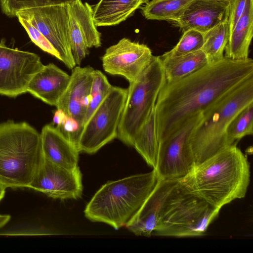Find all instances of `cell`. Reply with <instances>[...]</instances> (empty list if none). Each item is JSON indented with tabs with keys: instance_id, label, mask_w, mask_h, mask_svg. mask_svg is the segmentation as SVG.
I'll use <instances>...</instances> for the list:
<instances>
[{
	"instance_id": "1",
	"label": "cell",
	"mask_w": 253,
	"mask_h": 253,
	"mask_svg": "<svg viewBox=\"0 0 253 253\" xmlns=\"http://www.w3.org/2000/svg\"><path fill=\"white\" fill-rule=\"evenodd\" d=\"M252 77V58L233 60L224 57L177 81L166 82L155 106L158 143Z\"/></svg>"
},
{
	"instance_id": "2",
	"label": "cell",
	"mask_w": 253,
	"mask_h": 253,
	"mask_svg": "<svg viewBox=\"0 0 253 253\" xmlns=\"http://www.w3.org/2000/svg\"><path fill=\"white\" fill-rule=\"evenodd\" d=\"M180 180L195 194L221 209L245 196L250 180V164L237 145H232L195 166Z\"/></svg>"
},
{
	"instance_id": "3",
	"label": "cell",
	"mask_w": 253,
	"mask_h": 253,
	"mask_svg": "<svg viewBox=\"0 0 253 253\" xmlns=\"http://www.w3.org/2000/svg\"><path fill=\"white\" fill-rule=\"evenodd\" d=\"M155 170L109 181L94 194L84 210L93 222L115 230L126 226L139 210L158 180Z\"/></svg>"
},
{
	"instance_id": "4",
	"label": "cell",
	"mask_w": 253,
	"mask_h": 253,
	"mask_svg": "<svg viewBox=\"0 0 253 253\" xmlns=\"http://www.w3.org/2000/svg\"><path fill=\"white\" fill-rule=\"evenodd\" d=\"M44 161L41 133L26 122L0 124V183L29 187Z\"/></svg>"
},
{
	"instance_id": "5",
	"label": "cell",
	"mask_w": 253,
	"mask_h": 253,
	"mask_svg": "<svg viewBox=\"0 0 253 253\" xmlns=\"http://www.w3.org/2000/svg\"><path fill=\"white\" fill-rule=\"evenodd\" d=\"M253 103V77L245 81L202 112L190 143L197 166L230 146L227 130L233 119ZM231 146V145H230Z\"/></svg>"
},
{
	"instance_id": "6",
	"label": "cell",
	"mask_w": 253,
	"mask_h": 253,
	"mask_svg": "<svg viewBox=\"0 0 253 253\" xmlns=\"http://www.w3.org/2000/svg\"><path fill=\"white\" fill-rule=\"evenodd\" d=\"M220 210L179 180L163 204L152 235L176 237L203 236Z\"/></svg>"
},
{
	"instance_id": "7",
	"label": "cell",
	"mask_w": 253,
	"mask_h": 253,
	"mask_svg": "<svg viewBox=\"0 0 253 253\" xmlns=\"http://www.w3.org/2000/svg\"><path fill=\"white\" fill-rule=\"evenodd\" d=\"M166 82L159 56H153L141 74L129 83L117 137L124 143L133 146L135 138L154 109L159 93Z\"/></svg>"
},
{
	"instance_id": "8",
	"label": "cell",
	"mask_w": 253,
	"mask_h": 253,
	"mask_svg": "<svg viewBox=\"0 0 253 253\" xmlns=\"http://www.w3.org/2000/svg\"><path fill=\"white\" fill-rule=\"evenodd\" d=\"M127 92V88L112 86L84 125L78 143L79 152L94 154L117 137Z\"/></svg>"
},
{
	"instance_id": "9",
	"label": "cell",
	"mask_w": 253,
	"mask_h": 253,
	"mask_svg": "<svg viewBox=\"0 0 253 253\" xmlns=\"http://www.w3.org/2000/svg\"><path fill=\"white\" fill-rule=\"evenodd\" d=\"M20 17L34 26L58 53L60 60L69 69L76 65L71 49L70 24L68 4L25 9L19 11Z\"/></svg>"
},
{
	"instance_id": "10",
	"label": "cell",
	"mask_w": 253,
	"mask_h": 253,
	"mask_svg": "<svg viewBox=\"0 0 253 253\" xmlns=\"http://www.w3.org/2000/svg\"><path fill=\"white\" fill-rule=\"evenodd\" d=\"M202 116L201 113L193 117L179 130L159 142L154 169L159 179L180 180L194 168L190 136Z\"/></svg>"
},
{
	"instance_id": "11",
	"label": "cell",
	"mask_w": 253,
	"mask_h": 253,
	"mask_svg": "<svg viewBox=\"0 0 253 253\" xmlns=\"http://www.w3.org/2000/svg\"><path fill=\"white\" fill-rule=\"evenodd\" d=\"M42 64L33 52L8 47L5 40L0 42V94L15 97L27 92L33 76Z\"/></svg>"
},
{
	"instance_id": "12",
	"label": "cell",
	"mask_w": 253,
	"mask_h": 253,
	"mask_svg": "<svg viewBox=\"0 0 253 253\" xmlns=\"http://www.w3.org/2000/svg\"><path fill=\"white\" fill-rule=\"evenodd\" d=\"M153 57L146 44L124 38L106 49L101 61L106 73L121 76L130 83L150 64Z\"/></svg>"
},
{
	"instance_id": "13",
	"label": "cell",
	"mask_w": 253,
	"mask_h": 253,
	"mask_svg": "<svg viewBox=\"0 0 253 253\" xmlns=\"http://www.w3.org/2000/svg\"><path fill=\"white\" fill-rule=\"evenodd\" d=\"M29 188L55 199H77L83 193L82 174L79 167L68 169L44 159Z\"/></svg>"
},
{
	"instance_id": "14",
	"label": "cell",
	"mask_w": 253,
	"mask_h": 253,
	"mask_svg": "<svg viewBox=\"0 0 253 253\" xmlns=\"http://www.w3.org/2000/svg\"><path fill=\"white\" fill-rule=\"evenodd\" d=\"M68 5L72 54L76 66H80L89 48L101 46V33L94 23L91 5L81 0Z\"/></svg>"
},
{
	"instance_id": "15",
	"label": "cell",
	"mask_w": 253,
	"mask_h": 253,
	"mask_svg": "<svg viewBox=\"0 0 253 253\" xmlns=\"http://www.w3.org/2000/svg\"><path fill=\"white\" fill-rule=\"evenodd\" d=\"M94 70L89 66H75L72 70L68 85L55 106L74 119L82 129L89 101Z\"/></svg>"
},
{
	"instance_id": "16",
	"label": "cell",
	"mask_w": 253,
	"mask_h": 253,
	"mask_svg": "<svg viewBox=\"0 0 253 253\" xmlns=\"http://www.w3.org/2000/svg\"><path fill=\"white\" fill-rule=\"evenodd\" d=\"M230 0H193L175 23L184 32L195 29L203 34L228 20Z\"/></svg>"
},
{
	"instance_id": "17",
	"label": "cell",
	"mask_w": 253,
	"mask_h": 253,
	"mask_svg": "<svg viewBox=\"0 0 253 253\" xmlns=\"http://www.w3.org/2000/svg\"><path fill=\"white\" fill-rule=\"evenodd\" d=\"M178 180L159 179L137 213L126 226L127 229L137 236L152 235L163 204Z\"/></svg>"
},
{
	"instance_id": "18",
	"label": "cell",
	"mask_w": 253,
	"mask_h": 253,
	"mask_svg": "<svg viewBox=\"0 0 253 253\" xmlns=\"http://www.w3.org/2000/svg\"><path fill=\"white\" fill-rule=\"evenodd\" d=\"M70 80V75L54 64L49 63L33 76L27 92L48 105L56 106Z\"/></svg>"
},
{
	"instance_id": "19",
	"label": "cell",
	"mask_w": 253,
	"mask_h": 253,
	"mask_svg": "<svg viewBox=\"0 0 253 253\" xmlns=\"http://www.w3.org/2000/svg\"><path fill=\"white\" fill-rule=\"evenodd\" d=\"M41 136L45 160L68 169L78 167L80 152L54 125L44 126Z\"/></svg>"
},
{
	"instance_id": "20",
	"label": "cell",
	"mask_w": 253,
	"mask_h": 253,
	"mask_svg": "<svg viewBox=\"0 0 253 253\" xmlns=\"http://www.w3.org/2000/svg\"><path fill=\"white\" fill-rule=\"evenodd\" d=\"M253 36V0H246L244 12L229 33L224 57L233 60L249 57Z\"/></svg>"
},
{
	"instance_id": "21",
	"label": "cell",
	"mask_w": 253,
	"mask_h": 253,
	"mask_svg": "<svg viewBox=\"0 0 253 253\" xmlns=\"http://www.w3.org/2000/svg\"><path fill=\"white\" fill-rule=\"evenodd\" d=\"M149 0H100L93 7L96 27L114 26L125 21Z\"/></svg>"
},
{
	"instance_id": "22",
	"label": "cell",
	"mask_w": 253,
	"mask_h": 253,
	"mask_svg": "<svg viewBox=\"0 0 253 253\" xmlns=\"http://www.w3.org/2000/svg\"><path fill=\"white\" fill-rule=\"evenodd\" d=\"M159 56L167 83L177 81L209 63L202 49L178 56L167 57L162 55Z\"/></svg>"
},
{
	"instance_id": "23",
	"label": "cell",
	"mask_w": 253,
	"mask_h": 253,
	"mask_svg": "<svg viewBox=\"0 0 253 253\" xmlns=\"http://www.w3.org/2000/svg\"><path fill=\"white\" fill-rule=\"evenodd\" d=\"M158 146L154 108L138 132L133 147L154 169L156 165Z\"/></svg>"
},
{
	"instance_id": "24",
	"label": "cell",
	"mask_w": 253,
	"mask_h": 253,
	"mask_svg": "<svg viewBox=\"0 0 253 253\" xmlns=\"http://www.w3.org/2000/svg\"><path fill=\"white\" fill-rule=\"evenodd\" d=\"M193 0H152L141 8L148 20L175 21Z\"/></svg>"
},
{
	"instance_id": "25",
	"label": "cell",
	"mask_w": 253,
	"mask_h": 253,
	"mask_svg": "<svg viewBox=\"0 0 253 253\" xmlns=\"http://www.w3.org/2000/svg\"><path fill=\"white\" fill-rule=\"evenodd\" d=\"M229 35L228 20L220 22L204 34L202 49L206 55L209 64L223 58Z\"/></svg>"
},
{
	"instance_id": "26",
	"label": "cell",
	"mask_w": 253,
	"mask_h": 253,
	"mask_svg": "<svg viewBox=\"0 0 253 253\" xmlns=\"http://www.w3.org/2000/svg\"><path fill=\"white\" fill-rule=\"evenodd\" d=\"M253 103L243 109L233 119L227 130L229 145H237L238 142L247 135L253 133Z\"/></svg>"
},
{
	"instance_id": "27",
	"label": "cell",
	"mask_w": 253,
	"mask_h": 253,
	"mask_svg": "<svg viewBox=\"0 0 253 253\" xmlns=\"http://www.w3.org/2000/svg\"><path fill=\"white\" fill-rule=\"evenodd\" d=\"M112 86L102 72L94 70L84 125L107 95Z\"/></svg>"
},
{
	"instance_id": "28",
	"label": "cell",
	"mask_w": 253,
	"mask_h": 253,
	"mask_svg": "<svg viewBox=\"0 0 253 253\" xmlns=\"http://www.w3.org/2000/svg\"><path fill=\"white\" fill-rule=\"evenodd\" d=\"M77 0H0L1 11L9 17H16L20 11L34 7L69 4Z\"/></svg>"
},
{
	"instance_id": "29",
	"label": "cell",
	"mask_w": 253,
	"mask_h": 253,
	"mask_svg": "<svg viewBox=\"0 0 253 253\" xmlns=\"http://www.w3.org/2000/svg\"><path fill=\"white\" fill-rule=\"evenodd\" d=\"M204 34L195 29H190L183 32L179 41L170 50L162 55L174 57L186 54L202 49Z\"/></svg>"
},
{
	"instance_id": "30",
	"label": "cell",
	"mask_w": 253,
	"mask_h": 253,
	"mask_svg": "<svg viewBox=\"0 0 253 253\" xmlns=\"http://www.w3.org/2000/svg\"><path fill=\"white\" fill-rule=\"evenodd\" d=\"M53 121L54 125H56L55 126L61 133L78 148V143L82 130L78 123L58 109L55 112Z\"/></svg>"
},
{
	"instance_id": "31",
	"label": "cell",
	"mask_w": 253,
	"mask_h": 253,
	"mask_svg": "<svg viewBox=\"0 0 253 253\" xmlns=\"http://www.w3.org/2000/svg\"><path fill=\"white\" fill-rule=\"evenodd\" d=\"M19 22L28 33L31 40L43 51L54 56L59 60L58 53L45 38L32 24L24 18L17 17Z\"/></svg>"
},
{
	"instance_id": "32",
	"label": "cell",
	"mask_w": 253,
	"mask_h": 253,
	"mask_svg": "<svg viewBox=\"0 0 253 253\" xmlns=\"http://www.w3.org/2000/svg\"><path fill=\"white\" fill-rule=\"evenodd\" d=\"M246 0H230L228 23L229 33L233 30L239 19L243 15Z\"/></svg>"
},
{
	"instance_id": "33",
	"label": "cell",
	"mask_w": 253,
	"mask_h": 253,
	"mask_svg": "<svg viewBox=\"0 0 253 253\" xmlns=\"http://www.w3.org/2000/svg\"><path fill=\"white\" fill-rule=\"evenodd\" d=\"M9 215L0 214V228L4 226L10 219Z\"/></svg>"
},
{
	"instance_id": "34",
	"label": "cell",
	"mask_w": 253,
	"mask_h": 253,
	"mask_svg": "<svg viewBox=\"0 0 253 253\" xmlns=\"http://www.w3.org/2000/svg\"><path fill=\"white\" fill-rule=\"evenodd\" d=\"M6 187L0 183V201L4 197Z\"/></svg>"
}]
</instances>
